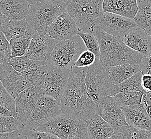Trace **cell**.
<instances>
[{"instance_id": "ac0fdd59", "label": "cell", "mask_w": 151, "mask_h": 139, "mask_svg": "<svg viewBox=\"0 0 151 139\" xmlns=\"http://www.w3.org/2000/svg\"><path fill=\"white\" fill-rule=\"evenodd\" d=\"M30 6L27 0H2L0 11L11 21H21L27 18Z\"/></svg>"}, {"instance_id": "83f0119b", "label": "cell", "mask_w": 151, "mask_h": 139, "mask_svg": "<svg viewBox=\"0 0 151 139\" xmlns=\"http://www.w3.org/2000/svg\"><path fill=\"white\" fill-rule=\"evenodd\" d=\"M78 35L81 36L82 39L83 40L87 49L93 52L95 55L96 60H100L101 54L100 43L93 32H84L80 30L78 32Z\"/></svg>"}, {"instance_id": "5b68a950", "label": "cell", "mask_w": 151, "mask_h": 139, "mask_svg": "<svg viewBox=\"0 0 151 139\" xmlns=\"http://www.w3.org/2000/svg\"><path fill=\"white\" fill-rule=\"evenodd\" d=\"M66 11L65 2L54 0L30 5L26 19L35 30L47 33L55 18Z\"/></svg>"}, {"instance_id": "836d02e7", "label": "cell", "mask_w": 151, "mask_h": 139, "mask_svg": "<svg viewBox=\"0 0 151 139\" xmlns=\"http://www.w3.org/2000/svg\"><path fill=\"white\" fill-rule=\"evenodd\" d=\"M96 60V57L95 55L93 52L86 49L80 55L74 65L79 67H88L93 64Z\"/></svg>"}, {"instance_id": "30bf717a", "label": "cell", "mask_w": 151, "mask_h": 139, "mask_svg": "<svg viewBox=\"0 0 151 139\" xmlns=\"http://www.w3.org/2000/svg\"><path fill=\"white\" fill-rule=\"evenodd\" d=\"M138 28L133 19L109 12L103 13L95 27L106 33L122 38Z\"/></svg>"}, {"instance_id": "ffe728a7", "label": "cell", "mask_w": 151, "mask_h": 139, "mask_svg": "<svg viewBox=\"0 0 151 139\" xmlns=\"http://www.w3.org/2000/svg\"><path fill=\"white\" fill-rule=\"evenodd\" d=\"M2 32L10 42V40L17 38L32 39L36 30L25 19L16 21H10Z\"/></svg>"}, {"instance_id": "7c38bea8", "label": "cell", "mask_w": 151, "mask_h": 139, "mask_svg": "<svg viewBox=\"0 0 151 139\" xmlns=\"http://www.w3.org/2000/svg\"><path fill=\"white\" fill-rule=\"evenodd\" d=\"M59 42L47 33L36 30L25 55L33 60L46 62Z\"/></svg>"}, {"instance_id": "d4e9b609", "label": "cell", "mask_w": 151, "mask_h": 139, "mask_svg": "<svg viewBox=\"0 0 151 139\" xmlns=\"http://www.w3.org/2000/svg\"><path fill=\"white\" fill-rule=\"evenodd\" d=\"M143 73L140 71L135 74L127 79L121 84L113 85L110 96L121 92L138 91L143 90L142 84V78Z\"/></svg>"}, {"instance_id": "1f68e13d", "label": "cell", "mask_w": 151, "mask_h": 139, "mask_svg": "<svg viewBox=\"0 0 151 139\" xmlns=\"http://www.w3.org/2000/svg\"><path fill=\"white\" fill-rule=\"evenodd\" d=\"M12 58L11 45L2 32L0 31V64L8 62Z\"/></svg>"}, {"instance_id": "f1b7e54d", "label": "cell", "mask_w": 151, "mask_h": 139, "mask_svg": "<svg viewBox=\"0 0 151 139\" xmlns=\"http://www.w3.org/2000/svg\"><path fill=\"white\" fill-rule=\"evenodd\" d=\"M24 125L14 116H0V133L23 129Z\"/></svg>"}, {"instance_id": "74e56055", "label": "cell", "mask_w": 151, "mask_h": 139, "mask_svg": "<svg viewBox=\"0 0 151 139\" xmlns=\"http://www.w3.org/2000/svg\"><path fill=\"white\" fill-rule=\"evenodd\" d=\"M142 103L146 106L147 111L151 118V92L144 91Z\"/></svg>"}, {"instance_id": "8d00e7d4", "label": "cell", "mask_w": 151, "mask_h": 139, "mask_svg": "<svg viewBox=\"0 0 151 139\" xmlns=\"http://www.w3.org/2000/svg\"><path fill=\"white\" fill-rule=\"evenodd\" d=\"M139 66L140 71L143 74H149L151 75V55L144 56Z\"/></svg>"}, {"instance_id": "b9f144b4", "label": "cell", "mask_w": 151, "mask_h": 139, "mask_svg": "<svg viewBox=\"0 0 151 139\" xmlns=\"http://www.w3.org/2000/svg\"><path fill=\"white\" fill-rule=\"evenodd\" d=\"M28 2L30 4V5L38 4V3H45L47 2L52 1L54 0H27Z\"/></svg>"}, {"instance_id": "484cf974", "label": "cell", "mask_w": 151, "mask_h": 139, "mask_svg": "<svg viewBox=\"0 0 151 139\" xmlns=\"http://www.w3.org/2000/svg\"><path fill=\"white\" fill-rule=\"evenodd\" d=\"M144 90L138 91L121 92L113 97L116 102L122 107L133 106L142 103Z\"/></svg>"}, {"instance_id": "cb8c5ba5", "label": "cell", "mask_w": 151, "mask_h": 139, "mask_svg": "<svg viewBox=\"0 0 151 139\" xmlns=\"http://www.w3.org/2000/svg\"><path fill=\"white\" fill-rule=\"evenodd\" d=\"M110 139H151V132L127 124L115 130Z\"/></svg>"}, {"instance_id": "d590c367", "label": "cell", "mask_w": 151, "mask_h": 139, "mask_svg": "<svg viewBox=\"0 0 151 139\" xmlns=\"http://www.w3.org/2000/svg\"><path fill=\"white\" fill-rule=\"evenodd\" d=\"M22 130L23 129L12 132L0 133V139H25L22 134Z\"/></svg>"}, {"instance_id": "4fadbf2b", "label": "cell", "mask_w": 151, "mask_h": 139, "mask_svg": "<svg viewBox=\"0 0 151 139\" xmlns=\"http://www.w3.org/2000/svg\"><path fill=\"white\" fill-rule=\"evenodd\" d=\"M0 81L9 94L15 99L22 91L32 85L8 62L0 64Z\"/></svg>"}, {"instance_id": "7bdbcfd3", "label": "cell", "mask_w": 151, "mask_h": 139, "mask_svg": "<svg viewBox=\"0 0 151 139\" xmlns=\"http://www.w3.org/2000/svg\"><path fill=\"white\" fill-rule=\"evenodd\" d=\"M59 1H63V2H66L67 0H59Z\"/></svg>"}, {"instance_id": "ee69618b", "label": "cell", "mask_w": 151, "mask_h": 139, "mask_svg": "<svg viewBox=\"0 0 151 139\" xmlns=\"http://www.w3.org/2000/svg\"><path fill=\"white\" fill-rule=\"evenodd\" d=\"M150 55H151V53H150Z\"/></svg>"}, {"instance_id": "e0dca14e", "label": "cell", "mask_w": 151, "mask_h": 139, "mask_svg": "<svg viewBox=\"0 0 151 139\" xmlns=\"http://www.w3.org/2000/svg\"><path fill=\"white\" fill-rule=\"evenodd\" d=\"M123 42L129 48L138 52L144 56L150 55L151 35L140 28L125 36Z\"/></svg>"}, {"instance_id": "3957f363", "label": "cell", "mask_w": 151, "mask_h": 139, "mask_svg": "<svg viewBox=\"0 0 151 139\" xmlns=\"http://www.w3.org/2000/svg\"><path fill=\"white\" fill-rule=\"evenodd\" d=\"M103 0H67V12L80 30L93 32L96 22L104 13Z\"/></svg>"}, {"instance_id": "ba28073f", "label": "cell", "mask_w": 151, "mask_h": 139, "mask_svg": "<svg viewBox=\"0 0 151 139\" xmlns=\"http://www.w3.org/2000/svg\"><path fill=\"white\" fill-rule=\"evenodd\" d=\"M63 113L60 103L53 97L44 95L37 102L23 129L36 130L38 127Z\"/></svg>"}, {"instance_id": "7402d4cb", "label": "cell", "mask_w": 151, "mask_h": 139, "mask_svg": "<svg viewBox=\"0 0 151 139\" xmlns=\"http://www.w3.org/2000/svg\"><path fill=\"white\" fill-rule=\"evenodd\" d=\"M140 71L139 65L125 64L108 69L109 77L114 85L121 84Z\"/></svg>"}, {"instance_id": "5bb4252c", "label": "cell", "mask_w": 151, "mask_h": 139, "mask_svg": "<svg viewBox=\"0 0 151 139\" xmlns=\"http://www.w3.org/2000/svg\"><path fill=\"white\" fill-rule=\"evenodd\" d=\"M80 30L76 21L66 11L55 18L50 26L47 33L52 38L61 41L78 35Z\"/></svg>"}, {"instance_id": "f35d334b", "label": "cell", "mask_w": 151, "mask_h": 139, "mask_svg": "<svg viewBox=\"0 0 151 139\" xmlns=\"http://www.w3.org/2000/svg\"><path fill=\"white\" fill-rule=\"evenodd\" d=\"M142 84L144 91L151 92V75L143 74L142 78Z\"/></svg>"}, {"instance_id": "44dd1931", "label": "cell", "mask_w": 151, "mask_h": 139, "mask_svg": "<svg viewBox=\"0 0 151 139\" xmlns=\"http://www.w3.org/2000/svg\"><path fill=\"white\" fill-rule=\"evenodd\" d=\"M114 132L115 130L111 126L99 115L88 121V139H110Z\"/></svg>"}, {"instance_id": "7a4b0ae2", "label": "cell", "mask_w": 151, "mask_h": 139, "mask_svg": "<svg viewBox=\"0 0 151 139\" xmlns=\"http://www.w3.org/2000/svg\"><path fill=\"white\" fill-rule=\"evenodd\" d=\"M93 32L100 43V62L107 69L125 64L141 63L144 56L126 45L123 38L112 36L96 28Z\"/></svg>"}, {"instance_id": "e575fe53", "label": "cell", "mask_w": 151, "mask_h": 139, "mask_svg": "<svg viewBox=\"0 0 151 139\" xmlns=\"http://www.w3.org/2000/svg\"><path fill=\"white\" fill-rule=\"evenodd\" d=\"M22 134L27 139H59L58 136L52 133L37 130L23 129Z\"/></svg>"}, {"instance_id": "8fae6325", "label": "cell", "mask_w": 151, "mask_h": 139, "mask_svg": "<svg viewBox=\"0 0 151 139\" xmlns=\"http://www.w3.org/2000/svg\"><path fill=\"white\" fill-rule=\"evenodd\" d=\"M45 67L44 94L54 97L60 103L69 80L70 70L59 68L47 62Z\"/></svg>"}, {"instance_id": "ab89813d", "label": "cell", "mask_w": 151, "mask_h": 139, "mask_svg": "<svg viewBox=\"0 0 151 139\" xmlns=\"http://www.w3.org/2000/svg\"><path fill=\"white\" fill-rule=\"evenodd\" d=\"M9 21L10 20L9 19L0 11V31L2 32L3 29L8 24Z\"/></svg>"}, {"instance_id": "2e32d148", "label": "cell", "mask_w": 151, "mask_h": 139, "mask_svg": "<svg viewBox=\"0 0 151 139\" xmlns=\"http://www.w3.org/2000/svg\"><path fill=\"white\" fill-rule=\"evenodd\" d=\"M127 124L151 132V118L144 104L122 107Z\"/></svg>"}, {"instance_id": "4316f807", "label": "cell", "mask_w": 151, "mask_h": 139, "mask_svg": "<svg viewBox=\"0 0 151 139\" xmlns=\"http://www.w3.org/2000/svg\"><path fill=\"white\" fill-rule=\"evenodd\" d=\"M9 63L18 72L22 73L35 67L45 65L46 61L33 60L27 57V56L23 55L12 58L9 61Z\"/></svg>"}, {"instance_id": "8992f818", "label": "cell", "mask_w": 151, "mask_h": 139, "mask_svg": "<svg viewBox=\"0 0 151 139\" xmlns=\"http://www.w3.org/2000/svg\"><path fill=\"white\" fill-rule=\"evenodd\" d=\"M85 82L88 92L97 106L104 97L110 96L114 84L109 77L108 69L100 60L88 67Z\"/></svg>"}, {"instance_id": "f546056e", "label": "cell", "mask_w": 151, "mask_h": 139, "mask_svg": "<svg viewBox=\"0 0 151 139\" xmlns=\"http://www.w3.org/2000/svg\"><path fill=\"white\" fill-rule=\"evenodd\" d=\"M31 39L17 38L10 41L12 58L25 55L29 47Z\"/></svg>"}, {"instance_id": "6da1fadb", "label": "cell", "mask_w": 151, "mask_h": 139, "mask_svg": "<svg viewBox=\"0 0 151 139\" xmlns=\"http://www.w3.org/2000/svg\"><path fill=\"white\" fill-rule=\"evenodd\" d=\"M88 67L73 66L69 80L61 98L64 115L70 118L88 121L99 115V108L88 92L85 77Z\"/></svg>"}, {"instance_id": "603a6c76", "label": "cell", "mask_w": 151, "mask_h": 139, "mask_svg": "<svg viewBox=\"0 0 151 139\" xmlns=\"http://www.w3.org/2000/svg\"><path fill=\"white\" fill-rule=\"evenodd\" d=\"M138 10L134 21L139 28L151 35V0H137Z\"/></svg>"}, {"instance_id": "52a82bcc", "label": "cell", "mask_w": 151, "mask_h": 139, "mask_svg": "<svg viewBox=\"0 0 151 139\" xmlns=\"http://www.w3.org/2000/svg\"><path fill=\"white\" fill-rule=\"evenodd\" d=\"M86 49L83 40L78 34L58 43L46 62L60 69L70 70L80 55Z\"/></svg>"}, {"instance_id": "f6af8a7d", "label": "cell", "mask_w": 151, "mask_h": 139, "mask_svg": "<svg viewBox=\"0 0 151 139\" xmlns=\"http://www.w3.org/2000/svg\"><path fill=\"white\" fill-rule=\"evenodd\" d=\"M1 1H2V0H0V2H1Z\"/></svg>"}, {"instance_id": "60d3db41", "label": "cell", "mask_w": 151, "mask_h": 139, "mask_svg": "<svg viewBox=\"0 0 151 139\" xmlns=\"http://www.w3.org/2000/svg\"><path fill=\"white\" fill-rule=\"evenodd\" d=\"M0 116H13V115L8 109H6V107L0 104Z\"/></svg>"}, {"instance_id": "d6a6232c", "label": "cell", "mask_w": 151, "mask_h": 139, "mask_svg": "<svg viewBox=\"0 0 151 139\" xmlns=\"http://www.w3.org/2000/svg\"><path fill=\"white\" fill-rule=\"evenodd\" d=\"M45 65L40 67H35L20 73L30 82L31 85H34L43 75L45 74Z\"/></svg>"}, {"instance_id": "9a60e30c", "label": "cell", "mask_w": 151, "mask_h": 139, "mask_svg": "<svg viewBox=\"0 0 151 139\" xmlns=\"http://www.w3.org/2000/svg\"><path fill=\"white\" fill-rule=\"evenodd\" d=\"M99 115L109 123L114 130L127 122L123 108L116 102L113 96L104 97L99 106Z\"/></svg>"}, {"instance_id": "d6986e66", "label": "cell", "mask_w": 151, "mask_h": 139, "mask_svg": "<svg viewBox=\"0 0 151 139\" xmlns=\"http://www.w3.org/2000/svg\"><path fill=\"white\" fill-rule=\"evenodd\" d=\"M104 12L133 19L138 10L137 0H103Z\"/></svg>"}, {"instance_id": "277c9868", "label": "cell", "mask_w": 151, "mask_h": 139, "mask_svg": "<svg viewBox=\"0 0 151 139\" xmlns=\"http://www.w3.org/2000/svg\"><path fill=\"white\" fill-rule=\"evenodd\" d=\"M88 121L70 118L61 113L37 128V130L52 133L59 139H88Z\"/></svg>"}, {"instance_id": "4dcf8cb0", "label": "cell", "mask_w": 151, "mask_h": 139, "mask_svg": "<svg viewBox=\"0 0 151 139\" xmlns=\"http://www.w3.org/2000/svg\"><path fill=\"white\" fill-rule=\"evenodd\" d=\"M0 104L10 110L13 116L17 118L15 108V99L9 94L0 81Z\"/></svg>"}, {"instance_id": "9c48e42d", "label": "cell", "mask_w": 151, "mask_h": 139, "mask_svg": "<svg viewBox=\"0 0 151 139\" xmlns=\"http://www.w3.org/2000/svg\"><path fill=\"white\" fill-rule=\"evenodd\" d=\"M45 77V74L35 84L31 85L22 91L15 98L17 118L24 125L38 100L45 95L44 91Z\"/></svg>"}]
</instances>
